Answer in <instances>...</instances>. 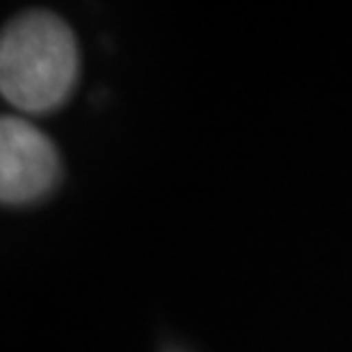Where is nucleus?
<instances>
[{
	"instance_id": "obj_1",
	"label": "nucleus",
	"mask_w": 352,
	"mask_h": 352,
	"mask_svg": "<svg viewBox=\"0 0 352 352\" xmlns=\"http://www.w3.org/2000/svg\"><path fill=\"white\" fill-rule=\"evenodd\" d=\"M78 67L74 32L55 14H21L3 30L0 91L19 110L58 108L78 80Z\"/></svg>"
},
{
	"instance_id": "obj_2",
	"label": "nucleus",
	"mask_w": 352,
	"mask_h": 352,
	"mask_svg": "<svg viewBox=\"0 0 352 352\" xmlns=\"http://www.w3.org/2000/svg\"><path fill=\"white\" fill-rule=\"evenodd\" d=\"M60 158L44 133L16 117L0 122V197L5 204H25L51 190Z\"/></svg>"
}]
</instances>
